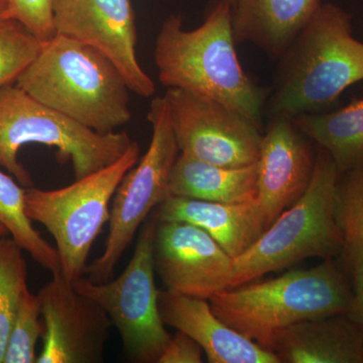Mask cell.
<instances>
[{
  "instance_id": "obj_8",
  "label": "cell",
  "mask_w": 363,
  "mask_h": 363,
  "mask_svg": "<svg viewBox=\"0 0 363 363\" xmlns=\"http://www.w3.org/2000/svg\"><path fill=\"white\" fill-rule=\"evenodd\" d=\"M147 119L152 128L149 149L119 184L111 203L104 252L86 269L94 283L111 279L147 215L169 197V179L180 150L164 95L152 100Z\"/></svg>"
},
{
  "instance_id": "obj_11",
  "label": "cell",
  "mask_w": 363,
  "mask_h": 363,
  "mask_svg": "<svg viewBox=\"0 0 363 363\" xmlns=\"http://www.w3.org/2000/svg\"><path fill=\"white\" fill-rule=\"evenodd\" d=\"M54 28L111 60L131 92L149 98L156 84L138 56V28L131 0H52Z\"/></svg>"
},
{
  "instance_id": "obj_9",
  "label": "cell",
  "mask_w": 363,
  "mask_h": 363,
  "mask_svg": "<svg viewBox=\"0 0 363 363\" xmlns=\"http://www.w3.org/2000/svg\"><path fill=\"white\" fill-rule=\"evenodd\" d=\"M157 218L143 229L130 264L118 278L94 283L81 278L76 290L101 306L116 326L124 350L133 362L157 363L172 336L159 309L155 279L154 238Z\"/></svg>"
},
{
  "instance_id": "obj_28",
  "label": "cell",
  "mask_w": 363,
  "mask_h": 363,
  "mask_svg": "<svg viewBox=\"0 0 363 363\" xmlns=\"http://www.w3.org/2000/svg\"><path fill=\"white\" fill-rule=\"evenodd\" d=\"M347 316L359 327L363 333V290L354 294Z\"/></svg>"
},
{
  "instance_id": "obj_27",
  "label": "cell",
  "mask_w": 363,
  "mask_h": 363,
  "mask_svg": "<svg viewBox=\"0 0 363 363\" xmlns=\"http://www.w3.org/2000/svg\"><path fill=\"white\" fill-rule=\"evenodd\" d=\"M203 351L194 339L178 331L169 341L157 363H201Z\"/></svg>"
},
{
  "instance_id": "obj_31",
  "label": "cell",
  "mask_w": 363,
  "mask_h": 363,
  "mask_svg": "<svg viewBox=\"0 0 363 363\" xmlns=\"http://www.w3.org/2000/svg\"><path fill=\"white\" fill-rule=\"evenodd\" d=\"M229 1H230V4H233L234 1H235V0H229Z\"/></svg>"
},
{
  "instance_id": "obj_1",
  "label": "cell",
  "mask_w": 363,
  "mask_h": 363,
  "mask_svg": "<svg viewBox=\"0 0 363 363\" xmlns=\"http://www.w3.org/2000/svg\"><path fill=\"white\" fill-rule=\"evenodd\" d=\"M154 60L164 87L220 101L262 128L267 92L241 66L229 0L212 1L202 25L192 30H184L180 14L168 16L157 33Z\"/></svg>"
},
{
  "instance_id": "obj_10",
  "label": "cell",
  "mask_w": 363,
  "mask_h": 363,
  "mask_svg": "<svg viewBox=\"0 0 363 363\" xmlns=\"http://www.w3.org/2000/svg\"><path fill=\"white\" fill-rule=\"evenodd\" d=\"M164 97L180 154L231 168L259 161L264 130L245 114L178 88H167Z\"/></svg>"
},
{
  "instance_id": "obj_21",
  "label": "cell",
  "mask_w": 363,
  "mask_h": 363,
  "mask_svg": "<svg viewBox=\"0 0 363 363\" xmlns=\"http://www.w3.org/2000/svg\"><path fill=\"white\" fill-rule=\"evenodd\" d=\"M335 219L342 238L338 257L357 293L363 290V166L339 174Z\"/></svg>"
},
{
  "instance_id": "obj_30",
  "label": "cell",
  "mask_w": 363,
  "mask_h": 363,
  "mask_svg": "<svg viewBox=\"0 0 363 363\" xmlns=\"http://www.w3.org/2000/svg\"><path fill=\"white\" fill-rule=\"evenodd\" d=\"M9 231H7V229L6 227L2 225L1 223H0V238H4V236H9Z\"/></svg>"
},
{
  "instance_id": "obj_7",
  "label": "cell",
  "mask_w": 363,
  "mask_h": 363,
  "mask_svg": "<svg viewBox=\"0 0 363 363\" xmlns=\"http://www.w3.org/2000/svg\"><path fill=\"white\" fill-rule=\"evenodd\" d=\"M140 145L133 142L113 164L67 187L26 189V214L52 234L61 272L72 283L85 274L93 242L111 218L112 198L123 177L140 161Z\"/></svg>"
},
{
  "instance_id": "obj_15",
  "label": "cell",
  "mask_w": 363,
  "mask_h": 363,
  "mask_svg": "<svg viewBox=\"0 0 363 363\" xmlns=\"http://www.w3.org/2000/svg\"><path fill=\"white\" fill-rule=\"evenodd\" d=\"M162 321L187 334L201 346L210 363H279L272 351L262 347L217 317L209 300L160 291Z\"/></svg>"
},
{
  "instance_id": "obj_19",
  "label": "cell",
  "mask_w": 363,
  "mask_h": 363,
  "mask_svg": "<svg viewBox=\"0 0 363 363\" xmlns=\"http://www.w3.org/2000/svg\"><path fill=\"white\" fill-rule=\"evenodd\" d=\"M169 191V197L227 204L257 202V162L231 168L180 154L172 171Z\"/></svg>"
},
{
  "instance_id": "obj_22",
  "label": "cell",
  "mask_w": 363,
  "mask_h": 363,
  "mask_svg": "<svg viewBox=\"0 0 363 363\" xmlns=\"http://www.w3.org/2000/svg\"><path fill=\"white\" fill-rule=\"evenodd\" d=\"M26 189L0 169V223L38 264L56 274L61 272L58 252L38 233L26 214Z\"/></svg>"
},
{
  "instance_id": "obj_17",
  "label": "cell",
  "mask_w": 363,
  "mask_h": 363,
  "mask_svg": "<svg viewBox=\"0 0 363 363\" xmlns=\"http://www.w3.org/2000/svg\"><path fill=\"white\" fill-rule=\"evenodd\" d=\"M322 4V0H235L231 4V26L236 45L250 43L278 61Z\"/></svg>"
},
{
  "instance_id": "obj_3",
  "label": "cell",
  "mask_w": 363,
  "mask_h": 363,
  "mask_svg": "<svg viewBox=\"0 0 363 363\" xmlns=\"http://www.w3.org/2000/svg\"><path fill=\"white\" fill-rule=\"evenodd\" d=\"M16 84L28 95L96 133L131 121V92L111 60L62 35L43 43Z\"/></svg>"
},
{
  "instance_id": "obj_2",
  "label": "cell",
  "mask_w": 363,
  "mask_h": 363,
  "mask_svg": "<svg viewBox=\"0 0 363 363\" xmlns=\"http://www.w3.org/2000/svg\"><path fill=\"white\" fill-rule=\"evenodd\" d=\"M351 14L323 2L278 60L269 111L294 118L317 113L363 80V42L352 35Z\"/></svg>"
},
{
  "instance_id": "obj_26",
  "label": "cell",
  "mask_w": 363,
  "mask_h": 363,
  "mask_svg": "<svg viewBox=\"0 0 363 363\" xmlns=\"http://www.w3.org/2000/svg\"><path fill=\"white\" fill-rule=\"evenodd\" d=\"M9 6L11 18L25 26L40 42H47L56 35L52 0H9Z\"/></svg>"
},
{
  "instance_id": "obj_4",
  "label": "cell",
  "mask_w": 363,
  "mask_h": 363,
  "mask_svg": "<svg viewBox=\"0 0 363 363\" xmlns=\"http://www.w3.org/2000/svg\"><path fill=\"white\" fill-rule=\"evenodd\" d=\"M354 294L343 269L325 259L312 269L226 289L209 303L222 321L269 350L274 336L291 325L347 314Z\"/></svg>"
},
{
  "instance_id": "obj_29",
  "label": "cell",
  "mask_w": 363,
  "mask_h": 363,
  "mask_svg": "<svg viewBox=\"0 0 363 363\" xmlns=\"http://www.w3.org/2000/svg\"><path fill=\"white\" fill-rule=\"evenodd\" d=\"M11 20L13 18L9 13V0H0V28Z\"/></svg>"
},
{
  "instance_id": "obj_13",
  "label": "cell",
  "mask_w": 363,
  "mask_h": 363,
  "mask_svg": "<svg viewBox=\"0 0 363 363\" xmlns=\"http://www.w3.org/2000/svg\"><path fill=\"white\" fill-rule=\"evenodd\" d=\"M233 259L199 227L157 219L155 269L167 290L209 300L230 288Z\"/></svg>"
},
{
  "instance_id": "obj_12",
  "label": "cell",
  "mask_w": 363,
  "mask_h": 363,
  "mask_svg": "<svg viewBox=\"0 0 363 363\" xmlns=\"http://www.w3.org/2000/svg\"><path fill=\"white\" fill-rule=\"evenodd\" d=\"M37 296L45 325L38 363L104 362L112 322L101 306L79 293L61 272Z\"/></svg>"
},
{
  "instance_id": "obj_20",
  "label": "cell",
  "mask_w": 363,
  "mask_h": 363,
  "mask_svg": "<svg viewBox=\"0 0 363 363\" xmlns=\"http://www.w3.org/2000/svg\"><path fill=\"white\" fill-rule=\"evenodd\" d=\"M292 119L298 130L330 155L339 174L363 166V98L335 111Z\"/></svg>"
},
{
  "instance_id": "obj_23",
  "label": "cell",
  "mask_w": 363,
  "mask_h": 363,
  "mask_svg": "<svg viewBox=\"0 0 363 363\" xmlns=\"http://www.w3.org/2000/svg\"><path fill=\"white\" fill-rule=\"evenodd\" d=\"M23 250L13 238H0V363H4L9 334L28 289Z\"/></svg>"
},
{
  "instance_id": "obj_6",
  "label": "cell",
  "mask_w": 363,
  "mask_h": 363,
  "mask_svg": "<svg viewBox=\"0 0 363 363\" xmlns=\"http://www.w3.org/2000/svg\"><path fill=\"white\" fill-rule=\"evenodd\" d=\"M339 173L330 155L318 147L311 183L247 252L235 257L230 288L307 259L339 257L342 238L335 219Z\"/></svg>"
},
{
  "instance_id": "obj_24",
  "label": "cell",
  "mask_w": 363,
  "mask_h": 363,
  "mask_svg": "<svg viewBox=\"0 0 363 363\" xmlns=\"http://www.w3.org/2000/svg\"><path fill=\"white\" fill-rule=\"evenodd\" d=\"M40 316L39 298L28 289L21 298L9 334L4 363L37 362L35 346L45 332L44 321L40 320Z\"/></svg>"
},
{
  "instance_id": "obj_25",
  "label": "cell",
  "mask_w": 363,
  "mask_h": 363,
  "mask_svg": "<svg viewBox=\"0 0 363 363\" xmlns=\"http://www.w3.org/2000/svg\"><path fill=\"white\" fill-rule=\"evenodd\" d=\"M43 42L18 21L0 28V87L16 84L21 74L37 58Z\"/></svg>"
},
{
  "instance_id": "obj_18",
  "label": "cell",
  "mask_w": 363,
  "mask_h": 363,
  "mask_svg": "<svg viewBox=\"0 0 363 363\" xmlns=\"http://www.w3.org/2000/svg\"><path fill=\"white\" fill-rule=\"evenodd\" d=\"M156 217L160 221H183L199 227L233 259L247 252L266 231L255 202L227 204L171 196L159 205Z\"/></svg>"
},
{
  "instance_id": "obj_16",
  "label": "cell",
  "mask_w": 363,
  "mask_h": 363,
  "mask_svg": "<svg viewBox=\"0 0 363 363\" xmlns=\"http://www.w3.org/2000/svg\"><path fill=\"white\" fill-rule=\"evenodd\" d=\"M269 350L279 363H363V333L347 314L315 318L279 331Z\"/></svg>"
},
{
  "instance_id": "obj_5",
  "label": "cell",
  "mask_w": 363,
  "mask_h": 363,
  "mask_svg": "<svg viewBox=\"0 0 363 363\" xmlns=\"http://www.w3.org/2000/svg\"><path fill=\"white\" fill-rule=\"evenodd\" d=\"M133 142L125 131L99 133L86 128L16 84L0 87V167L25 188L33 185L18 160V150L26 143L57 149L59 161L71 162L78 180L113 164Z\"/></svg>"
},
{
  "instance_id": "obj_14",
  "label": "cell",
  "mask_w": 363,
  "mask_h": 363,
  "mask_svg": "<svg viewBox=\"0 0 363 363\" xmlns=\"http://www.w3.org/2000/svg\"><path fill=\"white\" fill-rule=\"evenodd\" d=\"M315 162L312 140L293 119L271 116L260 145L255 202L266 230L304 195L311 183Z\"/></svg>"
}]
</instances>
